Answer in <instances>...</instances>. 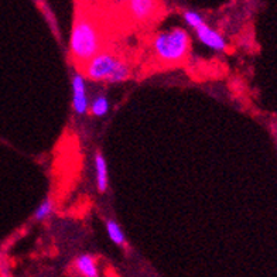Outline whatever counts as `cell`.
<instances>
[{
    "label": "cell",
    "mask_w": 277,
    "mask_h": 277,
    "mask_svg": "<svg viewBox=\"0 0 277 277\" xmlns=\"http://www.w3.org/2000/svg\"><path fill=\"white\" fill-rule=\"evenodd\" d=\"M191 38L187 30L181 27L169 28L157 33L153 38V53L164 64H178L189 53Z\"/></svg>",
    "instance_id": "3"
},
{
    "label": "cell",
    "mask_w": 277,
    "mask_h": 277,
    "mask_svg": "<svg viewBox=\"0 0 277 277\" xmlns=\"http://www.w3.org/2000/svg\"><path fill=\"white\" fill-rule=\"evenodd\" d=\"M84 76L94 82L121 84L130 76V67L121 57L102 50L84 65Z\"/></svg>",
    "instance_id": "2"
},
{
    "label": "cell",
    "mask_w": 277,
    "mask_h": 277,
    "mask_svg": "<svg viewBox=\"0 0 277 277\" xmlns=\"http://www.w3.org/2000/svg\"><path fill=\"white\" fill-rule=\"evenodd\" d=\"M106 226V232H108V236L110 238V241L117 246H125L126 245V236H125V232H123L122 226L119 223L113 221V219H106L105 222Z\"/></svg>",
    "instance_id": "9"
},
{
    "label": "cell",
    "mask_w": 277,
    "mask_h": 277,
    "mask_svg": "<svg viewBox=\"0 0 277 277\" xmlns=\"http://www.w3.org/2000/svg\"><path fill=\"white\" fill-rule=\"evenodd\" d=\"M183 17H184V20H185V23L188 24L189 27L194 28V30L205 23L203 14L198 13V12H195V10H185V12L183 13Z\"/></svg>",
    "instance_id": "12"
},
{
    "label": "cell",
    "mask_w": 277,
    "mask_h": 277,
    "mask_svg": "<svg viewBox=\"0 0 277 277\" xmlns=\"http://www.w3.org/2000/svg\"><path fill=\"white\" fill-rule=\"evenodd\" d=\"M95 173H96V188L99 192H106L109 185V174H108V163L105 155L101 151L95 154Z\"/></svg>",
    "instance_id": "7"
},
{
    "label": "cell",
    "mask_w": 277,
    "mask_h": 277,
    "mask_svg": "<svg viewBox=\"0 0 277 277\" xmlns=\"http://www.w3.org/2000/svg\"><path fill=\"white\" fill-rule=\"evenodd\" d=\"M75 269L82 277H99V269L96 259L92 255H80L75 259Z\"/></svg>",
    "instance_id": "8"
},
{
    "label": "cell",
    "mask_w": 277,
    "mask_h": 277,
    "mask_svg": "<svg viewBox=\"0 0 277 277\" xmlns=\"http://www.w3.org/2000/svg\"><path fill=\"white\" fill-rule=\"evenodd\" d=\"M72 87V109L76 115H85L88 113L89 101L88 92H87V81L81 72H75L71 80Z\"/></svg>",
    "instance_id": "4"
},
{
    "label": "cell",
    "mask_w": 277,
    "mask_h": 277,
    "mask_svg": "<svg viewBox=\"0 0 277 277\" xmlns=\"http://www.w3.org/2000/svg\"><path fill=\"white\" fill-rule=\"evenodd\" d=\"M195 33L198 40L201 41L204 46H207L214 51H225L228 48L226 40L222 34L215 31L214 28H211L207 23H204L200 27L195 28Z\"/></svg>",
    "instance_id": "6"
},
{
    "label": "cell",
    "mask_w": 277,
    "mask_h": 277,
    "mask_svg": "<svg viewBox=\"0 0 277 277\" xmlns=\"http://www.w3.org/2000/svg\"><path fill=\"white\" fill-rule=\"evenodd\" d=\"M53 211H54V203H53V200L47 198L37 207V210L34 211V219L35 221H44L53 214Z\"/></svg>",
    "instance_id": "11"
},
{
    "label": "cell",
    "mask_w": 277,
    "mask_h": 277,
    "mask_svg": "<svg viewBox=\"0 0 277 277\" xmlns=\"http://www.w3.org/2000/svg\"><path fill=\"white\" fill-rule=\"evenodd\" d=\"M159 9H160V3L154 0H130L126 3V10L130 19L139 23L150 20L157 13Z\"/></svg>",
    "instance_id": "5"
},
{
    "label": "cell",
    "mask_w": 277,
    "mask_h": 277,
    "mask_svg": "<svg viewBox=\"0 0 277 277\" xmlns=\"http://www.w3.org/2000/svg\"><path fill=\"white\" fill-rule=\"evenodd\" d=\"M102 46L103 34L99 24L89 16H78L69 35V53L72 60L85 65L91 58L101 53Z\"/></svg>",
    "instance_id": "1"
},
{
    "label": "cell",
    "mask_w": 277,
    "mask_h": 277,
    "mask_svg": "<svg viewBox=\"0 0 277 277\" xmlns=\"http://www.w3.org/2000/svg\"><path fill=\"white\" fill-rule=\"evenodd\" d=\"M109 108H110V103H109L108 98L105 95H98L94 101L89 103L88 110L95 117H102V116L108 115Z\"/></svg>",
    "instance_id": "10"
}]
</instances>
